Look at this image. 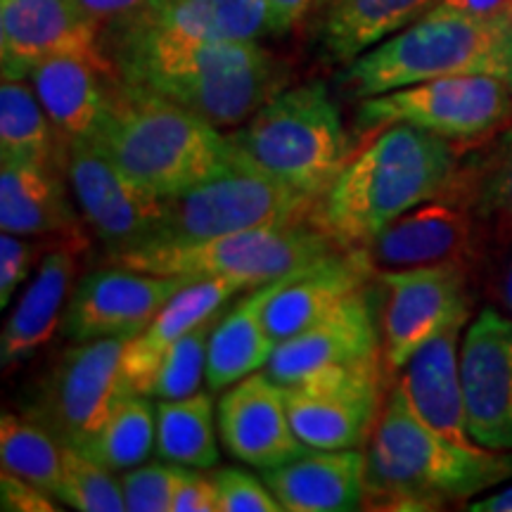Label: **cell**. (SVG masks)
<instances>
[{"instance_id": "4316f807", "label": "cell", "mask_w": 512, "mask_h": 512, "mask_svg": "<svg viewBox=\"0 0 512 512\" xmlns=\"http://www.w3.org/2000/svg\"><path fill=\"white\" fill-rule=\"evenodd\" d=\"M252 290L245 280L214 278L197 280L178 292L157 318L152 320L138 337L128 339L124 351V373L126 382L133 392L147 394L152 377H155L159 363L169 354V349L181 339L190 328L202 323L204 318L214 316L216 311L226 309V304L235 294Z\"/></svg>"}, {"instance_id": "f35d334b", "label": "cell", "mask_w": 512, "mask_h": 512, "mask_svg": "<svg viewBox=\"0 0 512 512\" xmlns=\"http://www.w3.org/2000/svg\"><path fill=\"white\" fill-rule=\"evenodd\" d=\"M38 247L24 240V235L3 233L0 235V306L8 309L17 285L29 275Z\"/></svg>"}, {"instance_id": "6da1fadb", "label": "cell", "mask_w": 512, "mask_h": 512, "mask_svg": "<svg viewBox=\"0 0 512 512\" xmlns=\"http://www.w3.org/2000/svg\"><path fill=\"white\" fill-rule=\"evenodd\" d=\"M102 53L114 74L200 114L216 128H235L287 83L285 64L259 41H192L131 27H102Z\"/></svg>"}, {"instance_id": "ac0fdd59", "label": "cell", "mask_w": 512, "mask_h": 512, "mask_svg": "<svg viewBox=\"0 0 512 512\" xmlns=\"http://www.w3.org/2000/svg\"><path fill=\"white\" fill-rule=\"evenodd\" d=\"M219 432L230 456L256 470L285 465L311 451L294 432L285 387L261 370L221 396Z\"/></svg>"}, {"instance_id": "3957f363", "label": "cell", "mask_w": 512, "mask_h": 512, "mask_svg": "<svg viewBox=\"0 0 512 512\" xmlns=\"http://www.w3.org/2000/svg\"><path fill=\"white\" fill-rule=\"evenodd\" d=\"M512 477V458L434 430L396 384L366 448V508L439 510Z\"/></svg>"}, {"instance_id": "cb8c5ba5", "label": "cell", "mask_w": 512, "mask_h": 512, "mask_svg": "<svg viewBox=\"0 0 512 512\" xmlns=\"http://www.w3.org/2000/svg\"><path fill=\"white\" fill-rule=\"evenodd\" d=\"M467 318L453 320L427 339L401 370L399 387L411 406L434 430L458 444L472 446L465 413L463 375H460V332Z\"/></svg>"}, {"instance_id": "4fadbf2b", "label": "cell", "mask_w": 512, "mask_h": 512, "mask_svg": "<svg viewBox=\"0 0 512 512\" xmlns=\"http://www.w3.org/2000/svg\"><path fill=\"white\" fill-rule=\"evenodd\" d=\"M64 171L83 219L105 242L107 254L152 240L164 216V197L138 188L91 138L69 140Z\"/></svg>"}, {"instance_id": "603a6c76", "label": "cell", "mask_w": 512, "mask_h": 512, "mask_svg": "<svg viewBox=\"0 0 512 512\" xmlns=\"http://www.w3.org/2000/svg\"><path fill=\"white\" fill-rule=\"evenodd\" d=\"M114 79L117 74L110 60L53 55L38 62L27 81L57 131L69 143L79 138H95L100 131Z\"/></svg>"}, {"instance_id": "b9f144b4", "label": "cell", "mask_w": 512, "mask_h": 512, "mask_svg": "<svg viewBox=\"0 0 512 512\" xmlns=\"http://www.w3.org/2000/svg\"><path fill=\"white\" fill-rule=\"evenodd\" d=\"M486 290L505 316L512 318V240H503V245L491 254L486 268Z\"/></svg>"}, {"instance_id": "2e32d148", "label": "cell", "mask_w": 512, "mask_h": 512, "mask_svg": "<svg viewBox=\"0 0 512 512\" xmlns=\"http://www.w3.org/2000/svg\"><path fill=\"white\" fill-rule=\"evenodd\" d=\"M102 24L81 0H0V64L3 79H29L38 62L53 55L107 60Z\"/></svg>"}, {"instance_id": "5b68a950", "label": "cell", "mask_w": 512, "mask_h": 512, "mask_svg": "<svg viewBox=\"0 0 512 512\" xmlns=\"http://www.w3.org/2000/svg\"><path fill=\"white\" fill-rule=\"evenodd\" d=\"M475 74L512 86V8L491 17H420L347 64L337 81L344 93L363 100L441 76Z\"/></svg>"}, {"instance_id": "d6986e66", "label": "cell", "mask_w": 512, "mask_h": 512, "mask_svg": "<svg viewBox=\"0 0 512 512\" xmlns=\"http://www.w3.org/2000/svg\"><path fill=\"white\" fill-rule=\"evenodd\" d=\"M475 216L458 200L441 195L422 202L375 235L366 249L375 271L463 261L475 242Z\"/></svg>"}, {"instance_id": "bcb514c9", "label": "cell", "mask_w": 512, "mask_h": 512, "mask_svg": "<svg viewBox=\"0 0 512 512\" xmlns=\"http://www.w3.org/2000/svg\"><path fill=\"white\" fill-rule=\"evenodd\" d=\"M470 512H512V486L496 491V494L477 498L467 505Z\"/></svg>"}, {"instance_id": "d4e9b609", "label": "cell", "mask_w": 512, "mask_h": 512, "mask_svg": "<svg viewBox=\"0 0 512 512\" xmlns=\"http://www.w3.org/2000/svg\"><path fill=\"white\" fill-rule=\"evenodd\" d=\"M107 27H131L192 41H259L271 36L264 0H150Z\"/></svg>"}, {"instance_id": "ffe728a7", "label": "cell", "mask_w": 512, "mask_h": 512, "mask_svg": "<svg viewBox=\"0 0 512 512\" xmlns=\"http://www.w3.org/2000/svg\"><path fill=\"white\" fill-rule=\"evenodd\" d=\"M373 275L377 271L363 247H342L302 268L268 302L264 311L268 335L275 344L287 342L368 287Z\"/></svg>"}, {"instance_id": "5bb4252c", "label": "cell", "mask_w": 512, "mask_h": 512, "mask_svg": "<svg viewBox=\"0 0 512 512\" xmlns=\"http://www.w3.org/2000/svg\"><path fill=\"white\" fill-rule=\"evenodd\" d=\"M197 283L188 275H159L112 264L76 283L62 328L72 342L133 339L178 292Z\"/></svg>"}, {"instance_id": "60d3db41", "label": "cell", "mask_w": 512, "mask_h": 512, "mask_svg": "<svg viewBox=\"0 0 512 512\" xmlns=\"http://www.w3.org/2000/svg\"><path fill=\"white\" fill-rule=\"evenodd\" d=\"M171 512H219V496L211 477L188 467L176 486Z\"/></svg>"}, {"instance_id": "484cf974", "label": "cell", "mask_w": 512, "mask_h": 512, "mask_svg": "<svg viewBox=\"0 0 512 512\" xmlns=\"http://www.w3.org/2000/svg\"><path fill=\"white\" fill-rule=\"evenodd\" d=\"M0 230L24 238L62 235L69 245H83L60 169L0 157Z\"/></svg>"}, {"instance_id": "44dd1931", "label": "cell", "mask_w": 512, "mask_h": 512, "mask_svg": "<svg viewBox=\"0 0 512 512\" xmlns=\"http://www.w3.org/2000/svg\"><path fill=\"white\" fill-rule=\"evenodd\" d=\"M437 0H316L306 17L323 60L347 67L434 8Z\"/></svg>"}, {"instance_id": "8d00e7d4", "label": "cell", "mask_w": 512, "mask_h": 512, "mask_svg": "<svg viewBox=\"0 0 512 512\" xmlns=\"http://www.w3.org/2000/svg\"><path fill=\"white\" fill-rule=\"evenodd\" d=\"M188 467L183 465H138L121 472V489H124L128 512H171L176 486Z\"/></svg>"}, {"instance_id": "e0dca14e", "label": "cell", "mask_w": 512, "mask_h": 512, "mask_svg": "<svg viewBox=\"0 0 512 512\" xmlns=\"http://www.w3.org/2000/svg\"><path fill=\"white\" fill-rule=\"evenodd\" d=\"M380 342L375 299L368 287H363L311 328L278 344L264 370L287 387L323 370L349 368L380 358L384 354Z\"/></svg>"}, {"instance_id": "83f0119b", "label": "cell", "mask_w": 512, "mask_h": 512, "mask_svg": "<svg viewBox=\"0 0 512 512\" xmlns=\"http://www.w3.org/2000/svg\"><path fill=\"white\" fill-rule=\"evenodd\" d=\"M76 278V249L64 245L43 256L41 266L10 313L0 335V363L10 370L24 363L53 339L57 325L64 320V304L72 297Z\"/></svg>"}, {"instance_id": "7a4b0ae2", "label": "cell", "mask_w": 512, "mask_h": 512, "mask_svg": "<svg viewBox=\"0 0 512 512\" xmlns=\"http://www.w3.org/2000/svg\"><path fill=\"white\" fill-rule=\"evenodd\" d=\"M460 157L453 140L425 128H380L318 197L309 223L339 247L368 245L401 214L446 195Z\"/></svg>"}, {"instance_id": "ba28073f", "label": "cell", "mask_w": 512, "mask_h": 512, "mask_svg": "<svg viewBox=\"0 0 512 512\" xmlns=\"http://www.w3.org/2000/svg\"><path fill=\"white\" fill-rule=\"evenodd\" d=\"M316 200L254 169L238 155L228 169L164 197V216L147 245L192 242L242 233V230L290 226L309 221Z\"/></svg>"}, {"instance_id": "d590c367", "label": "cell", "mask_w": 512, "mask_h": 512, "mask_svg": "<svg viewBox=\"0 0 512 512\" xmlns=\"http://www.w3.org/2000/svg\"><path fill=\"white\" fill-rule=\"evenodd\" d=\"M223 311L226 309L204 318L169 349V354L159 363L150 387H147V396H152V399H183V396L195 394L200 389L202 380H207L211 330L219 323Z\"/></svg>"}, {"instance_id": "8fae6325", "label": "cell", "mask_w": 512, "mask_h": 512, "mask_svg": "<svg viewBox=\"0 0 512 512\" xmlns=\"http://www.w3.org/2000/svg\"><path fill=\"white\" fill-rule=\"evenodd\" d=\"M382 373V361L373 358L287 384V413L297 437L320 451L368 446L384 406Z\"/></svg>"}, {"instance_id": "7c38bea8", "label": "cell", "mask_w": 512, "mask_h": 512, "mask_svg": "<svg viewBox=\"0 0 512 512\" xmlns=\"http://www.w3.org/2000/svg\"><path fill=\"white\" fill-rule=\"evenodd\" d=\"M389 302L382 316L384 363L401 370L427 339L453 320H470L465 261L377 271Z\"/></svg>"}, {"instance_id": "30bf717a", "label": "cell", "mask_w": 512, "mask_h": 512, "mask_svg": "<svg viewBox=\"0 0 512 512\" xmlns=\"http://www.w3.org/2000/svg\"><path fill=\"white\" fill-rule=\"evenodd\" d=\"M128 339L76 342L38 384L27 415L62 446L83 448L128 389L124 351Z\"/></svg>"}, {"instance_id": "e575fe53", "label": "cell", "mask_w": 512, "mask_h": 512, "mask_svg": "<svg viewBox=\"0 0 512 512\" xmlns=\"http://www.w3.org/2000/svg\"><path fill=\"white\" fill-rule=\"evenodd\" d=\"M55 498L81 512L126 510L124 489L114 470L74 446H62V479Z\"/></svg>"}, {"instance_id": "f1b7e54d", "label": "cell", "mask_w": 512, "mask_h": 512, "mask_svg": "<svg viewBox=\"0 0 512 512\" xmlns=\"http://www.w3.org/2000/svg\"><path fill=\"white\" fill-rule=\"evenodd\" d=\"M294 271L273 283L252 287L228 313L223 311L209 337L207 384L209 389L233 387L242 377L264 370L278 344L268 335L264 311L273 294L297 275Z\"/></svg>"}, {"instance_id": "277c9868", "label": "cell", "mask_w": 512, "mask_h": 512, "mask_svg": "<svg viewBox=\"0 0 512 512\" xmlns=\"http://www.w3.org/2000/svg\"><path fill=\"white\" fill-rule=\"evenodd\" d=\"M126 178L157 197H171L221 174L238 159L228 136L162 95L112 81L110 105L91 138Z\"/></svg>"}, {"instance_id": "7402d4cb", "label": "cell", "mask_w": 512, "mask_h": 512, "mask_svg": "<svg viewBox=\"0 0 512 512\" xmlns=\"http://www.w3.org/2000/svg\"><path fill=\"white\" fill-rule=\"evenodd\" d=\"M287 512H349L366 501V451L311 448L290 463L261 470Z\"/></svg>"}, {"instance_id": "ee69618b", "label": "cell", "mask_w": 512, "mask_h": 512, "mask_svg": "<svg viewBox=\"0 0 512 512\" xmlns=\"http://www.w3.org/2000/svg\"><path fill=\"white\" fill-rule=\"evenodd\" d=\"M512 0H437L427 15H467V17H491L510 10Z\"/></svg>"}, {"instance_id": "8992f818", "label": "cell", "mask_w": 512, "mask_h": 512, "mask_svg": "<svg viewBox=\"0 0 512 512\" xmlns=\"http://www.w3.org/2000/svg\"><path fill=\"white\" fill-rule=\"evenodd\" d=\"M226 136L247 164L313 200L351 159V136L323 81L283 88Z\"/></svg>"}, {"instance_id": "52a82bcc", "label": "cell", "mask_w": 512, "mask_h": 512, "mask_svg": "<svg viewBox=\"0 0 512 512\" xmlns=\"http://www.w3.org/2000/svg\"><path fill=\"white\" fill-rule=\"evenodd\" d=\"M342 249L309 221L219 235V238L143 245L107 254L110 264L195 280L233 278L259 287L316 264Z\"/></svg>"}, {"instance_id": "ab89813d", "label": "cell", "mask_w": 512, "mask_h": 512, "mask_svg": "<svg viewBox=\"0 0 512 512\" xmlns=\"http://www.w3.org/2000/svg\"><path fill=\"white\" fill-rule=\"evenodd\" d=\"M53 496V494H50ZM48 491L29 479L3 470L0 475V503L5 512H55L60 505L50 501Z\"/></svg>"}, {"instance_id": "836d02e7", "label": "cell", "mask_w": 512, "mask_h": 512, "mask_svg": "<svg viewBox=\"0 0 512 512\" xmlns=\"http://www.w3.org/2000/svg\"><path fill=\"white\" fill-rule=\"evenodd\" d=\"M0 463L3 470L29 479L57 496L62 479V444L31 415L3 413Z\"/></svg>"}, {"instance_id": "1f68e13d", "label": "cell", "mask_w": 512, "mask_h": 512, "mask_svg": "<svg viewBox=\"0 0 512 512\" xmlns=\"http://www.w3.org/2000/svg\"><path fill=\"white\" fill-rule=\"evenodd\" d=\"M155 453L164 463L192 470H211L219 463V444L214 427V401L195 392L183 399H157Z\"/></svg>"}, {"instance_id": "9c48e42d", "label": "cell", "mask_w": 512, "mask_h": 512, "mask_svg": "<svg viewBox=\"0 0 512 512\" xmlns=\"http://www.w3.org/2000/svg\"><path fill=\"white\" fill-rule=\"evenodd\" d=\"M512 121V86L496 76H441L358 100L363 136L411 124L453 143H482Z\"/></svg>"}, {"instance_id": "4dcf8cb0", "label": "cell", "mask_w": 512, "mask_h": 512, "mask_svg": "<svg viewBox=\"0 0 512 512\" xmlns=\"http://www.w3.org/2000/svg\"><path fill=\"white\" fill-rule=\"evenodd\" d=\"M0 157L64 169L67 140L43 110L31 83L3 79L0 86Z\"/></svg>"}, {"instance_id": "74e56055", "label": "cell", "mask_w": 512, "mask_h": 512, "mask_svg": "<svg viewBox=\"0 0 512 512\" xmlns=\"http://www.w3.org/2000/svg\"><path fill=\"white\" fill-rule=\"evenodd\" d=\"M216 496H219V512H283L273 491L268 489L264 479H256L245 470H226L211 472Z\"/></svg>"}, {"instance_id": "f546056e", "label": "cell", "mask_w": 512, "mask_h": 512, "mask_svg": "<svg viewBox=\"0 0 512 512\" xmlns=\"http://www.w3.org/2000/svg\"><path fill=\"white\" fill-rule=\"evenodd\" d=\"M448 197L467 207L475 221L512 240V121L482 140L472 155L460 157Z\"/></svg>"}, {"instance_id": "9a60e30c", "label": "cell", "mask_w": 512, "mask_h": 512, "mask_svg": "<svg viewBox=\"0 0 512 512\" xmlns=\"http://www.w3.org/2000/svg\"><path fill=\"white\" fill-rule=\"evenodd\" d=\"M460 375L470 437L475 444L512 448V318L484 309L460 344Z\"/></svg>"}, {"instance_id": "7bdbcfd3", "label": "cell", "mask_w": 512, "mask_h": 512, "mask_svg": "<svg viewBox=\"0 0 512 512\" xmlns=\"http://www.w3.org/2000/svg\"><path fill=\"white\" fill-rule=\"evenodd\" d=\"M316 0H264L271 36H283L306 22Z\"/></svg>"}, {"instance_id": "f6af8a7d", "label": "cell", "mask_w": 512, "mask_h": 512, "mask_svg": "<svg viewBox=\"0 0 512 512\" xmlns=\"http://www.w3.org/2000/svg\"><path fill=\"white\" fill-rule=\"evenodd\" d=\"M81 3L102 27H107V24L119 22V19L136 15L150 0H81Z\"/></svg>"}, {"instance_id": "d6a6232c", "label": "cell", "mask_w": 512, "mask_h": 512, "mask_svg": "<svg viewBox=\"0 0 512 512\" xmlns=\"http://www.w3.org/2000/svg\"><path fill=\"white\" fill-rule=\"evenodd\" d=\"M157 444V408L147 394L133 389L114 403L102 427L79 451L114 472L143 465Z\"/></svg>"}]
</instances>
